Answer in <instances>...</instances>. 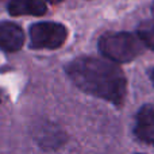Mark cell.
Listing matches in <instances>:
<instances>
[{"instance_id":"1","label":"cell","mask_w":154,"mask_h":154,"mask_svg":"<svg viewBox=\"0 0 154 154\" xmlns=\"http://www.w3.org/2000/svg\"><path fill=\"white\" fill-rule=\"evenodd\" d=\"M65 72L73 84L85 93L115 106L125 103L127 80L116 62L106 57H79L65 65Z\"/></svg>"},{"instance_id":"2","label":"cell","mask_w":154,"mask_h":154,"mask_svg":"<svg viewBox=\"0 0 154 154\" xmlns=\"http://www.w3.org/2000/svg\"><path fill=\"white\" fill-rule=\"evenodd\" d=\"M145 43L133 32H106L99 39V50L106 58L118 64H126L143 53Z\"/></svg>"},{"instance_id":"3","label":"cell","mask_w":154,"mask_h":154,"mask_svg":"<svg viewBox=\"0 0 154 154\" xmlns=\"http://www.w3.org/2000/svg\"><path fill=\"white\" fill-rule=\"evenodd\" d=\"M30 48L39 49H54L61 48L68 38V29L61 23L56 22H39L30 26Z\"/></svg>"},{"instance_id":"4","label":"cell","mask_w":154,"mask_h":154,"mask_svg":"<svg viewBox=\"0 0 154 154\" xmlns=\"http://www.w3.org/2000/svg\"><path fill=\"white\" fill-rule=\"evenodd\" d=\"M134 134L142 142L154 146V106L145 104L141 107L135 118Z\"/></svg>"},{"instance_id":"5","label":"cell","mask_w":154,"mask_h":154,"mask_svg":"<svg viewBox=\"0 0 154 154\" xmlns=\"http://www.w3.org/2000/svg\"><path fill=\"white\" fill-rule=\"evenodd\" d=\"M24 43V32L22 27L12 22L0 23V49L5 53L20 50Z\"/></svg>"},{"instance_id":"6","label":"cell","mask_w":154,"mask_h":154,"mask_svg":"<svg viewBox=\"0 0 154 154\" xmlns=\"http://www.w3.org/2000/svg\"><path fill=\"white\" fill-rule=\"evenodd\" d=\"M7 11L12 16H42L48 11L45 0H8Z\"/></svg>"},{"instance_id":"7","label":"cell","mask_w":154,"mask_h":154,"mask_svg":"<svg viewBox=\"0 0 154 154\" xmlns=\"http://www.w3.org/2000/svg\"><path fill=\"white\" fill-rule=\"evenodd\" d=\"M35 138L43 147H57L64 143L65 134L56 126L48 125L39 126V128L35 131Z\"/></svg>"},{"instance_id":"8","label":"cell","mask_w":154,"mask_h":154,"mask_svg":"<svg viewBox=\"0 0 154 154\" xmlns=\"http://www.w3.org/2000/svg\"><path fill=\"white\" fill-rule=\"evenodd\" d=\"M137 34L143 41L146 48L154 50V19L142 22L137 30Z\"/></svg>"},{"instance_id":"9","label":"cell","mask_w":154,"mask_h":154,"mask_svg":"<svg viewBox=\"0 0 154 154\" xmlns=\"http://www.w3.org/2000/svg\"><path fill=\"white\" fill-rule=\"evenodd\" d=\"M8 4V0H0V10H2L4 5H7Z\"/></svg>"},{"instance_id":"10","label":"cell","mask_w":154,"mask_h":154,"mask_svg":"<svg viewBox=\"0 0 154 154\" xmlns=\"http://www.w3.org/2000/svg\"><path fill=\"white\" fill-rule=\"evenodd\" d=\"M150 80H152V82H153V85H154V69L150 70Z\"/></svg>"},{"instance_id":"11","label":"cell","mask_w":154,"mask_h":154,"mask_svg":"<svg viewBox=\"0 0 154 154\" xmlns=\"http://www.w3.org/2000/svg\"><path fill=\"white\" fill-rule=\"evenodd\" d=\"M3 100H4V93H3V91L0 89V104L3 103Z\"/></svg>"},{"instance_id":"12","label":"cell","mask_w":154,"mask_h":154,"mask_svg":"<svg viewBox=\"0 0 154 154\" xmlns=\"http://www.w3.org/2000/svg\"><path fill=\"white\" fill-rule=\"evenodd\" d=\"M49 3H51V4H58V3H61L62 0H48Z\"/></svg>"},{"instance_id":"13","label":"cell","mask_w":154,"mask_h":154,"mask_svg":"<svg viewBox=\"0 0 154 154\" xmlns=\"http://www.w3.org/2000/svg\"><path fill=\"white\" fill-rule=\"evenodd\" d=\"M152 14H153V16H154V2H153V4H152Z\"/></svg>"}]
</instances>
